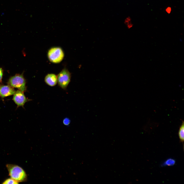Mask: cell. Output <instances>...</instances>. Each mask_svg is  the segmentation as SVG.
Instances as JSON below:
<instances>
[{"mask_svg":"<svg viewBox=\"0 0 184 184\" xmlns=\"http://www.w3.org/2000/svg\"><path fill=\"white\" fill-rule=\"evenodd\" d=\"M6 166L11 178L18 183L26 181L27 174L21 167L17 165L9 164H6Z\"/></svg>","mask_w":184,"mask_h":184,"instance_id":"1","label":"cell"},{"mask_svg":"<svg viewBox=\"0 0 184 184\" xmlns=\"http://www.w3.org/2000/svg\"><path fill=\"white\" fill-rule=\"evenodd\" d=\"M47 55L49 60L54 63H60L64 57V52L62 49L59 47L51 48L48 51Z\"/></svg>","mask_w":184,"mask_h":184,"instance_id":"2","label":"cell"},{"mask_svg":"<svg viewBox=\"0 0 184 184\" xmlns=\"http://www.w3.org/2000/svg\"><path fill=\"white\" fill-rule=\"evenodd\" d=\"M8 84L11 87L17 88L22 91L24 92L26 90L25 80L21 75L16 74L11 77L9 79Z\"/></svg>","mask_w":184,"mask_h":184,"instance_id":"3","label":"cell"},{"mask_svg":"<svg viewBox=\"0 0 184 184\" xmlns=\"http://www.w3.org/2000/svg\"><path fill=\"white\" fill-rule=\"evenodd\" d=\"M71 77V74L68 70L63 69L57 76L58 85L63 89L66 90L70 82Z\"/></svg>","mask_w":184,"mask_h":184,"instance_id":"4","label":"cell"},{"mask_svg":"<svg viewBox=\"0 0 184 184\" xmlns=\"http://www.w3.org/2000/svg\"><path fill=\"white\" fill-rule=\"evenodd\" d=\"M14 95L13 100L18 106H23L28 100L24 95V92L19 90L15 91Z\"/></svg>","mask_w":184,"mask_h":184,"instance_id":"5","label":"cell"},{"mask_svg":"<svg viewBox=\"0 0 184 184\" xmlns=\"http://www.w3.org/2000/svg\"><path fill=\"white\" fill-rule=\"evenodd\" d=\"M15 92L13 88L9 85L3 86L0 88V95L4 98L14 94Z\"/></svg>","mask_w":184,"mask_h":184,"instance_id":"6","label":"cell"},{"mask_svg":"<svg viewBox=\"0 0 184 184\" xmlns=\"http://www.w3.org/2000/svg\"><path fill=\"white\" fill-rule=\"evenodd\" d=\"M44 81L48 86H54L57 83V76L54 74H48L45 77Z\"/></svg>","mask_w":184,"mask_h":184,"instance_id":"7","label":"cell"},{"mask_svg":"<svg viewBox=\"0 0 184 184\" xmlns=\"http://www.w3.org/2000/svg\"><path fill=\"white\" fill-rule=\"evenodd\" d=\"M184 122H183L180 127L178 132V136L180 141L183 143L184 139Z\"/></svg>","mask_w":184,"mask_h":184,"instance_id":"8","label":"cell"},{"mask_svg":"<svg viewBox=\"0 0 184 184\" xmlns=\"http://www.w3.org/2000/svg\"><path fill=\"white\" fill-rule=\"evenodd\" d=\"M176 161L175 159L169 158L167 159L162 165V166H172L175 163Z\"/></svg>","mask_w":184,"mask_h":184,"instance_id":"9","label":"cell"},{"mask_svg":"<svg viewBox=\"0 0 184 184\" xmlns=\"http://www.w3.org/2000/svg\"><path fill=\"white\" fill-rule=\"evenodd\" d=\"M2 183L18 184L19 183L14 179L10 178L6 179Z\"/></svg>","mask_w":184,"mask_h":184,"instance_id":"10","label":"cell"},{"mask_svg":"<svg viewBox=\"0 0 184 184\" xmlns=\"http://www.w3.org/2000/svg\"><path fill=\"white\" fill-rule=\"evenodd\" d=\"M124 23L128 28L130 29L132 28L133 26L131 21V19L128 17H127L125 20Z\"/></svg>","mask_w":184,"mask_h":184,"instance_id":"11","label":"cell"},{"mask_svg":"<svg viewBox=\"0 0 184 184\" xmlns=\"http://www.w3.org/2000/svg\"><path fill=\"white\" fill-rule=\"evenodd\" d=\"M70 119L68 118H64L63 120V124L66 125H68L70 123Z\"/></svg>","mask_w":184,"mask_h":184,"instance_id":"12","label":"cell"},{"mask_svg":"<svg viewBox=\"0 0 184 184\" xmlns=\"http://www.w3.org/2000/svg\"><path fill=\"white\" fill-rule=\"evenodd\" d=\"M165 10L167 13L170 14L171 12V8L170 7H168L166 8Z\"/></svg>","mask_w":184,"mask_h":184,"instance_id":"13","label":"cell"},{"mask_svg":"<svg viewBox=\"0 0 184 184\" xmlns=\"http://www.w3.org/2000/svg\"><path fill=\"white\" fill-rule=\"evenodd\" d=\"M3 75V72L2 69L0 68V82L2 80Z\"/></svg>","mask_w":184,"mask_h":184,"instance_id":"14","label":"cell"},{"mask_svg":"<svg viewBox=\"0 0 184 184\" xmlns=\"http://www.w3.org/2000/svg\"></svg>","mask_w":184,"mask_h":184,"instance_id":"15","label":"cell"}]
</instances>
